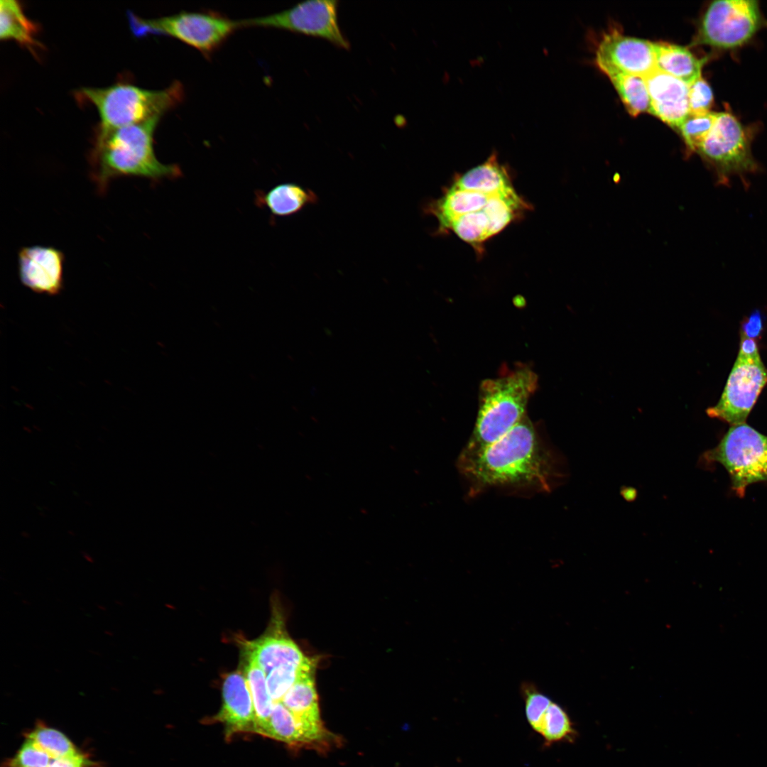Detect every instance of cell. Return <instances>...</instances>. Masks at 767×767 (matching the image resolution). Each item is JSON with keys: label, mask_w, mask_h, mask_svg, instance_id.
Wrapping results in <instances>:
<instances>
[{"label": "cell", "mask_w": 767, "mask_h": 767, "mask_svg": "<svg viewBox=\"0 0 767 767\" xmlns=\"http://www.w3.org/2000/svg\"><path fill=\"white\" fill-rule=\"evenodd\" d=\"M459 466L479 488L522 486L550 491L567 476L564 462L543 447L527 415L495 442L460 455Z\"/></svg>", "instance_id": "6da1fadb"}, {"label": "cell", "mask_w": 767, "mask_h": 767, "mask_svg": "<svg viewBox=\"0 0 767 767\" xmlns=\"http://www.w3.org/2000/svg\"><path fill=\"white\" fill-rule=\"evenodd\" d=\"M528 205L513 186L491 190L455 179L441 197L425 205L423 211L437 219L438 233L450 230L477 246L521 216Z\"/></svg>", "instance_id": "7a4b0ae2"}, {"label": "cell", "mask_w": 767, "mask_h": 767, "mask_svg": "<svg viewBox=\"0 0 767 767\" xmlns=\"http://www.w3.org/2000/svg\"><path fill=\"white\" fill-rule=\"evenodd\" d=\"M160 119L157 116L138 124L97 131L89 159L91 178L99 192H105L110 182L119 177L158 181L181 175L177 165L164 164L156 156L153 135Z\"/></svg>", "instance_id": "3957f363"}, {"label": "cell", "mask_w": 767, "mask_h": 767, "mask_svg": "<svg viewBox=\"0 0 767 767\" xmlns=\"http://www.w3.org/2000/svg\"><path fill=\"white\" fill-rule=\"evenodd\" d=\"M538 386V376L521 364L494 379L484 380L479 391L476 423L461 456L473 455L497 441L526 415Z\"/></svg>", "instance_id": "277c9868"}, {"label": "cell", "mask_w": 767, "mask_h": 767, "mask_svg": "<svg viewBox=\"0 0 767 767\" xmlns=\"http://www.w3.org/2000/svg\"><path fill=\"white\" fill-rule=\"evenodd\" d=\"M183 96V86L176 81L158 91L119 82L106 87H82L76 92L79 100L89 102L97 109L100 118L98 132L161 117L181 102Z\"/></svg>", "instance_id": "5b68a950"}, {"label": "cell", "mask_w": 767, "mask_h": 767, "mask_svg": "<svg viewBox=\"0 0 767 767\" xmlns=\"http://www.w3.org/2000/svg\"><path fill=\"white\" fill-rule=\"evenodd\" d=\"M714 462L725 467L732 490L743 497L749 485L767 481V436L746 423L732 425L715 447L700 457L705 466Z\"/></svg>", "instance_id": "8992f818"}, {"label": "cell", "mask_w": 767, "mask_h": 767, "mask_svg": "<svg viewBox=\"0 0 767 767\" xmlns=\"http://www.w3.org/2000/svg\"><path fill=\"white\" fill-rule=\"evenodd\" d=\"M766 384L767 368L761 359L756 339L741 337L738 356L720 399L706 413L731 426L745 423Z\"/></svg>", "instance_id": "52a82bcc"}, {"label": "cell", "mask_w": 767, "mask_h": 767, "mask_svg": "<svg viewBox=\"0 0 767 767\" xmlns=\"http://www.w3.org/2000/svg\"><path fill=\"white\" fill-rule=\"evenodd\" d=\"M697 153L711 168L718 185H727L735 177L746 185L747 176L759 170L742 124L728 112L716 114L714 125Z\"/></svg>", "instance_id": "ba28073f"}, {"label": "cell", "mask_w": 767, "mask_h": 767, "mask_svg": "<svg viewBox=\"0 0 767 767\" xmlns=\"http://www.w3.org/2000/svg\"><path fill=\"white\" fill-rule=\"evenodd\" d=\"M133 33L137 37L163 34L174 37L204 54L214 51L236 29L239 21L216 13L181 12L157 18H143L127 13Z\"/></svg>", "instance_id": "9c48e42d"}, {"label": "cell", "mask_w": 767, "mask_h": 767, "mask_svg": "<svg viewBox=\"0 0 767 767\" xmlns=\"http://www.w3.org/2000/svg\"><path fill=\"white\" fill-rule=\"evenodd\" d=\"M761 24L756 1H714L706 9L692 44L735 48L751 39Z\"/></svg>", "instance_id": "30bf717a"}, {"label": "cell", "mask_w": 767, "mask_h": 767, "mask_svg": "<svg viewBox=\"0 0 767 767\" xmlns=\"http://www.w3.org/2000/svg\"><path fill=\"white\" fill-rule=\"evenodd\" d=\"M337 0H311L269 16L239 21L241 27L261 26L288 30L323 38L343 49L350 43L338 21Z\"/></svg>", "instance_id": "8fae6325"}, {"label": "cell", "mask_w": 767, "mask_h": 767, "mask_svg": "<svg viewBox=\"0 0 767 767\" xmlns=\"http://www.w3.org/2000/svg\"><path fill=\"white\" fill-rule=\"evenodd\" d=\"M90 762L61 731L38 726L30 731L7 767H89Z\"/></svg>", "instance_id": "7c38bea8"}, {"label": "cell", "mask_w": 767, "mask_h": 767, "mask_svg": "<svg viewBox=\"0 0 767 767\" xmlns=\"http://www.w3.org/2000/svg\"><path fill=\"white\" fill-rule=\"evenodd\" d=\"M596 60L604 73L617 71L645 78L657 69L654 43L626 36L615 30L602 37Z\"/></svg>", "instance_id": "4fadbf2b"}, {"label": "cell", "mask_w": 767, "mask_h": 767, "mask_svg": "<svg viewBox=\"0 0 767 767\" xmlns=\"http://www.w3.org/2000/svg\"><path fill=\"white\" fill-rule=\"evenodd\" d=\"M63 253L53 246H25L18 254L21 283L34 292L58 294L63 286Z\"/></svg>", "instance_id": "5bb4252c"}, {"label": "cell", "mask_w": 767, "mask_h": 767, "mask_svg": "<svg viewBox=\"0 0 767 767\" xmlns=\"http://www.w3.org/2000/svg\"><path fill=\"white\" fill-rule=\"evenodd\" d=\"M649 113L679 129L690 114L689 85L658 69L645 77Z\"/></svg>", "instance_id": "9a60e30c"}, {"label": "cell", "mask_w": 767, "mask_h": 767, "mask_svg": "<svg viewBox=\"0 0 767 767\" xmlns=\"http://www.w3.org/2000/svg\"><path fill=\"white\" fill-rule=\"evenodd\" d=\"M214 720L224 725L228 736L236 733H255L254 703L247 680L241 672H232L225 677L222 708Z\"/></svg>", "instance_id": "2e32d148"}, {"label": "cell", "mask_w": 767, "mask_h": 767, "mask_svg": "<svg viewBox=\"0 0 767 767\" xmlns=\"http://www.w3.org/2000/svg\"><path fill=\"white\" fill-rule=\"evenodd\" d=\"M246 656L253 658L267 675L285 665H308L317 660L304 655L298 645L283 633L263 636L244 643Z\"/></svg>", "instance_id": "e0dca14e"}, {"label": "cell", "mask_w": 767, "mask_h": 767, "mask_svg": "<svg viewBox=\"0 0 767 767\" xmlns=\"http://www.w3.org/2000/svg\"><path fill=\"white\" fill-rule=\"evenodd\" d=\"M317 195L294 183L278 184L266 192L256 193V205L266 207L273 216L288 217L317 202Z\"/></svg>", "instance_id": "ac0fdd59"}, {"label": "cell", "mask_w": 767, "mask_h": 767, "mask_svg": "<svg viewBox=\"0 0 767 767\" xmlns=\"http://www.w3.org/2000/svg\"><path fill=\"white\" fill-rule=\"evenodd\" d=\"M656 67L687 85L701 76L704 59L697 58L686 47L668 43H654Z\"/></svg>", "instance_id": "d6986e66"}, {"label": "cell", "mask_w": 767, "mask_h": 767, "mask_svg": "<svg viewBox=\"0 0 767 767\" xmlns=\"http://www.w3.org/2000/svg\"><path fill=\"white\" fill-rule=\"evenodd\" d=\"M315 670L305 673L287 692L281 702L303 723L323 725L320 718Z\"/></svg>", "instance_id": "ffe728a7"}, {"label": "cell", "mask_w": 767, "mask_h": 767, "mask_svg": "<svg viewBox=\"0 0 767 767\" xmlns=\"http://www.w3.org/2000/svg\"><path fill=\"white\" fill-rule=\"evenodd\" d=\"M37 32L36 24L25 15L18 1H0V38L2 40H13L33 51L42 47L36 38Z\"/></svg>", "instance_id": "44dd1931"}, {"label": "cell", "mask_w": 767, "mask_h": 767, "mask_svg": "<svg viewBox=\"0 0 767 767\" xmlns=\"http://www.w3.org/2000/svg\"><path fill=\"white\" fill-rule=\"evenodd\" d=\"M265 736L293 746H317L304 724L281 702H274Z\"/></svg>", "instance_id": "7402d4cb"}, {"label": "cell", "mask_w": 767, "mask_h": 767, "mask_svg": "<svg viewBox=\"0 0 767 767\" xmlns=\"http://www.w3.org/2000/svg\"><path fill=\"white\" fill-rule=\"evenodd\" d=\"M244 674L254 707L255 733L265 736L274 704L268 690L266 674L253 658L247 656Z\"/></svg>", "instance_id": "603a6c76"}, {"label": "cell", "mask_w": 767, "mask_h": 767, "mask_svg": "<svg viewBox=\"0 0 767 767\" xmlns=\"http://www.w3.org/2000/svg\"><path fill=\"white\" fill-rule=\"evenodd\" d=\"M609 77L629 113L637 116L649 112L650 98L644 77L617 71H608Z\"/></svg>", "instance_id": "cb8c5ba5"}, {"label": "cell", "mask_w": 767, "mask_h": 767, "mask_svg": "<svg viewBox=\"0 0 767 767\" xmlns=\"http://www.w3.org/2000/svg\"><path fill=\"white\" fill-rule=\"evenodd\" d=\"M317 663L308 665H285L266 675L269 694L274 702H281L290 687L306 673L313 671Z\"/></svg>", "instance_id": "d4e9b609"}, {"label": "cell", "mask_w": 767, "mask_h": 767, "mask_svg": "<svg viewBox=\"0 0 767 767\" xmlns=\"http://www.w3.org/2000/svg\"><path fill=\"white\" fill-rule=\"evenodd\" d=\"M547 743L569 739L574 734L572 722L565 710L551 702L542 719L539 732Z\"/></svg>", "instance_id": "484cf974"}, {"label": "cell", "mask_w": 767, "mask_h": 767, "mask_svg": "<svg viewBox=\"0 0 767 767\" xmlns=\"http://www.w3.org/2000/svg\"><path fill=\"white\" fill-rule=\"evenodd\" d=\"M716 112L709 111L702 114H689L678 129L691 152H697L710 132L716 117Z\"/></svg>", "instance_id": "4316f807"}, {"label": "cell", "mask_w": 767, "mask_h": 767, "mask_svg": "<svg viewBox=\"0 0 767 767\" xmlns=\"http://www.w3.org/2000/svg\"><path fill=\"white\" fill-rule=\"evenodd\" d=\"M522 691L526 703V714L530 725L539 732L543 716L552 701L531 683H523Z\"/></svg>", "instance_id": "83f0119b"}, {"label": "cell", "mask_w": 767, "mask_h": 767, "mask_svg": "<svg viewBox=\"0 0 767 767\" xmlns=\"http://www.w3.org/2000/svg\"><path fill=\"white\" fill-rule=\"evenodd\" d=\"M713 94L709 84L699 77L689 85L690 114H702L710 111Z\"/></svg>", "instance_id": "f1b7e54d"}, {"label": "cell", "mask_w": 767, "mask_h": 767, "mask_svg": "<svg viewBox=\"0 0 767 767\" xmlns=\"http://www.w3.org/2000/svg\"><path fill=\"white\" fill-rule=\"evenodd\" d=\"M762 331V320L759 312H753L741 325V337L756 339Z\"/></svg>", "instance_id": "f546056e"}, {"label": "cell", "mask_w": 767, "mask_h": 767, "mask_svg": "<svg viewBox=\"0 0 767 767\" xmlns=\"http://www.w3.org/2000/svg\"><path fill=\"white\" fill-rule=\"evenodd\" d=\"M620 494L622 497L627 501H633L637 497V490L632 486H623L621 488Z\"/></svg>", "instance_id": "4dcf8cb0"}, {"label": "cell", "mask_w": 767, "mask_h": 767, "mask_svg": "<svg viewBox=\"0 0 767 767\" xmlns=\"http://www.w3.org/2000/svg\"><path fill=\"white\" fill-rule=\"evenodd\" d=\"M81 554H82V556L83 557V558L85 560H87V562H89L90 563H94V560L92 557V556L91 555H89L87 552L82 551Z\"/></svg>", "instance_id": "1f68e13d"}, {"label": "cell", "mask_w": 767, "mask_h": 767, "mask_svg": "<svg viewBox=\"0 0 767 767\" xmlns=\"http://www.w3.org/2000/svg\"><path fill=\"white\" fill-rule=\"evenodd\" d=\"M97 607H98V608H99V609L100 610H103V611L106 610V609H105V606H102V605H97Z\"/></svg>", "instance_id": "d6a6232c"}, {"label": "cell", "mask_w": 767, "mask_h": 767, "mask_svg": "<svg viewBox=\"0 0 767 767\" xmlns=\"http://www.w3.org/2000/svg\"><path fill=\"white\" fill-rule=\"evenodd\" d=\"M104 633L110 636L113 635V633L109 631H105Z\"/></svg>", "instance_id": "836d02e7"}]
</instances>
